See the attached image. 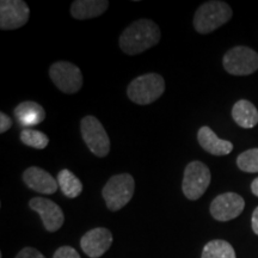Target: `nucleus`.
<instances>
[{
	"instance_id": "1",
	"label": "nucleus",
	"mask_w": 258,
	"mask_h": 258,
	"mask_svg": "<svg viewBox=\"0 0 258 258\" xmlns=\"http://www.w3.org/2000/svg\"><path fill=\"white\" fill-rule=\"evenodd\" d=\"M160 36V29L156 22L143 18L133 22L124 29L118 44L127 55H138L159 43Z\"/></svg>"
},
{
	"instance_id": "2",
	"label": "nucleus",
	"mask_w": 258,
	"mask_h": 258,
	"mask_svg": "<svg viewBox=\"0 0 258 258\" xmlns=\"http://www.w3.org/2000/svg\"><path fill=\"white\" fill-rule=\"evenodd\" d=\"M232 18V9L224 2H207L196 10L194 28L199 34H211Z\"/></svg>"
},
{
	"instance_id": "3",
	"label": "nucleus",
	"mask_w": 258,
	"mask_h": 258,
	"mask_svg": "<svg viewBox=\"0 0 258 258\" xmlns=\"http://www.w3.org/2000/svg\"><path fill=\"white\" fill-rule=\"evenodd\" d=\"M165 91V80L158 73H146L133 79L127 88V96L139 105H147L160 98Z\"/></svg>"
},
{
	"instance_id": "4",
	"label": "nucleus",
	"mask_w": 258,
	"mask_h": 258,
	"mask_svg": "<svg viewBox=\"0 0 258 258\" xmlns=\"http://www.w3.org/2000/svg\"><path fill=\"white\" fill-rule=\"evenodd\" d=\"M135 180L129 173H120L110 177L102 190V196L104 199L109 211H120L127 206L134 195Z\"/></svg>"
},
{
	"instance_id": "5",
	"label": "nucleus",
	"mask_w": 258,
	"mask_h": 258,
	"mask_svg": "<svg viewBox=\"0 0 258 258\" xmlns=\"http://www.w3.org/2000/svg\"><path fill=\"white\" fill-rule=\"evenodd\" d=\"M211 179V171L206 164L199 160L191 161L184 169L182 182L183 194L188 200L196 201L203 196V194L208 189Z\"/></svg>"
},
{
	"instance_id": "6",
	"label": "nucleus",
	"mask_w": 258,
	"mask_h": 258,
	"mask_svg": "<svg viewBox=\"0 0 258 258\" xmlns=\"http://www.w3.org/2000/svg\"><path fill=\"white\" fill-rule=\"evenodd\" d=\"M80 132L84 143L86 144L91 153L98 158L108 156L110 151V139L98 118L91 115L82 118Z\"/></svg>"
},
{
	"instance_id": "7",
	"label": "nucleus",
	"mask_w": 258,
	"mask_h": 258,
	"mask_svg": "<svg viewBox=\"0 0 258 258\" xmlns=\"http://www.w3.org/2000/svg\"><path fill=\"white\" fill-rule=\"evenodd\" d=\"M222 64L232 76H250L258 70V53L245 46L231 48L224 55Z\"/></svg>"
},
{
	"instance_id": "8",
	"label": "nucleus",
	"mask_w": 258,
	"mask_h": 258,
	"mask_svg": "<svg viewBox=\"0 0 258 258\" xmlns=\"http://www.w3.org/2000/svg\"><path fill=\"white\" fill-rule=\"evenodd\" d=\"M49 77L54 85L67 95L77 93L83 86V74L77 64L69 61H57L49 69Z\"/></svg>"
},
{
	"instance_id": "9",
	"label": "nucleus",
	"mask_w": 258,
	"mask_h": 258,
	"mask_svg": "<svg viewBox=\"0 0 258 258\" xmlns=\"http://www.w3.org/2000/svg\"><path fill=\"white\" fill-rule=\"evenodd\" d=\"M30 17V9L22 0H2L0 2V29L16 30L24 27Z\"/></svg>"
},
{
	"instance_id": "10",
	"label": "nucleus",
	"mask_w": 258,
	"mask_h": 258,
	"mask_svg": "<svg viewBox=\"0 0 258 258\" xmlns=\"http://www.w3.org/2000/svg\"><path fill=\"white\" fill-rule=\"evenodd\" d=\"M244 207V199L240 195L235 192H225L213 200L209 211L215 220L230 221L239 217Z\"/></svg>"
},
{
	"instance_id": "11",
	"label": "nucleus",
	"mask_w": 258,
	"mask_h": 258,
	"mask_svg": "<svg viewBox=\"0 0 258 258\" xmlns=\"http://www.w3.org/2000/svg\"><path fill=\"white\" fill-rule=\"evenodd\" d=\"M29 207L40 215L44 228L48 232H56L63 225L64 215L62 209L49 199L34 198L29 201Z\"/></svg>"
},
{
	"instance_id": "12",
	"label": "nucleus",
	"mask_w": 258,
	"mask_h": 258,
	"mask_svg": "<svg viewBox=\"0 0 258 258\" xmlns=\"http://www.w3.org/2000/svg\"><path fill=\"white\" fill-rule=\"evenodd\" d=\"M112 244L111 232L105 227H96L86 232L80 239L82 250L91 258H99L110 249Z\"/></svg>"
},
{
	"instance_id": "13",
	"label": "nucleus",
	"mask_w": 258,
	"mask_h": 258,
	"mask_svg": "<svg viewBox=\"0 0 258 258\" xmlns=\"http://www.w3.org/2000/svg\"><path fill=\"white\" fill-rule=\"evenodd\" d=\"M23 180L28 188L44 195H50L59 189L57 180L49 172L38 166L28 167L23 173Z\"/></svg>"
},
{
	"instance_id": "14",
	"label": "nucleus",
	"mask_w": 258,
	"mask_h": 258,
	"mask_svg": "<svg viewBox=\"0 0 258 258\" xmlns=\"http://www.w3.org/2000/svg\"><path fill=\"white\" fill-rule=\"evenodd\" d=\"M198 140L200 146L213 156H226V154H230L233 150V144L231 141L218 138V135L207 125L200 128Z\"/></svg>"
},
{
	"instance_id": "15",
	"label": "nucleus",
	"mask_w": 258,
	"mask_h": 258,
	"mask_svg": "<svg viewBox=\"0 0 258 258\" xmlns=\"http://www.w3.org/2000/svg\"><path fill=\"white\" fill-rule=\"evenodd\" d=\"M14 115L18 123L27 129L42 123L46 118V111H44L43 106L34 101L19 103L15 108Z\"/></svg>"
},
{
	"instance_id": "16",
	"label": "nucleus",
	"mask_w": 258,
	"mask_h": 258,
	"mask_svg": "<svg viewBox=\"0 0 258 258\" xmlns=\"http://www.w3.org/2000/svg\"><path fill=\"white\" fill-rule=\"evenodd\" d=\"M108 8V0H74L71 5V15L78 21H85L99 17Z\"/></svg>"
},
{
	"instance_id": "17",
	"label": "nucleus",
	"mask_w": 258,
	"mask_h": 258,
	"mask_svg": "<svg viewBox=\"0 0 258 258\" xmlns=\"http://www.w3.org/2000/svg\"><path fill=\"white\" fill-rule=\"evenodd\" d=\"M232 117L239 127L250 129L258 123V110L251 102L240 99L232 108Z\"/></svg>"
},
{
	"instance_id": "18",
	"label": "nucleus",
	"mask_w": 258,
	"mask_h": 258,
	"mask_svg": "<svg viewBox=\"0 0 258 258\" xmlns=\"http://www.w3.org/2000/svg\"><path fill=\"white\" fill-rule=\"evenodd\" d=\"M57 184L66 198L76 199L83 191V183L72 171L63 169L57 173Z\"/></svg>"
},
{
	"instance_id": "19",
	"label": "nucleus",
	"mask_w": 258,
	"mask_h": 258,
	"mask_svg": "<svg viewBox=\"0 0 258 258\" xmlns=\"http://www.w3.org/2000/svg\"><path fill=\"white\" fill-rule=\"evenodd\" d=\"M201 258H237L234 249L225 240L215 239L205 245Z\"/></svg>"
},
{
	"instance_id": "20",
	"label": "nucleus",
	"mask_w": 258,
	"mask_h": 258,
	"mask_svg": "<svg viewBox=\"0 0 258 258\" xmlns=\"http://www.w3.org/2000/svg\"><path fill=\"white\" fill-rule=\"evenodd\" d=\"M21 141L29 147L36 148V150H43L49 144V138L43 132L35 131V129H23L21 132Z\"/></svg>"
},
{
	"instance_id": "21",
	"label": "nucleus",
	"mask_w": 258,
	"mask_h": 258,
	"mask_svg": "<svg viewBox=\"0 0 258 258\" xmlns=\"http://www.w3.org/2000/svg\"><path fill=\"white\" fill-rule=\"evenodd\" d=\"M237 165L244 172H258V148H251L240 153L237 158Z\"/></svg>"
},
{
	"instance_id": "22",
	"label": "nucleus",
	"mask_w": 258,
	"mask_h": 258,
	"mask_svg": "<svg viewBox=\"0 0 258 258\" xmlns=\"http://www.w3.org/2000/svg\"><path fill=\"white\" fill-rule=\"evenodd\" d=\"M53 258H82L78 251L72 246H61L53 254Z\"/></svg>"
},
{
	"instance_id": "23",
	"label": "nucleus",
	"mask_w": 258,
	"mask_h": 258,
	"mask_svg": "<svg viewBox=\"0 0 258 258\" xmlns=\"http://www.w3.org/2000/svg\"><path fill=\"white\" fill-rule=\"evenodd\" d=\"M15 258H46L42 254L40 251L34 249V247H24L23 250H21L18 252L17 256Z\"/></svg>"
},
{
	"instance_id": "24",
	"label": "nucleus",
	"mask_w": 258,
	"mask_h": 258,
	"mask_svg": "<svg viewBox=\"0 0 258 258\" xmlns=\"http://www.w3.org/2000/svg\"><path fill=\"white\" fill-rule=\"evenodd\" d=\"M14 124V121L10 117L9 115H6L5 112H0V133H5Z\"/></svg>"
},
{
	"instance_id": "25",
	"label": "nucleus",
	"mask_w": 258,
	"mask_h": 258,
	"mask_svg": "<svg viewBox=\"0 0 258 258\" xmlns=\"http://www.w3.org/2000/svg\"><path fill=\"white\" fill-rule=\"evenodd\" d=\"M251 222H252V231L254 232V234L258 235V207L254 209L253 213H252Z\"/></svg>"
},
{
	"instance_id": "26",
	"label": "nucleus",
	"mask_w": 258,
	"mask_h": 258,
	"mask_svg": "<svg viewBox=\"0 0 258 258\" xmlns=\"http://www.w3.org/2000/svg\"><path fill=\"white\" fill-rule=\"evenodd\" d=\"M251 191H252L254 196H257L258 198V177L253 180L252 184H251Z\"/></svg>"
}]
</instances>
